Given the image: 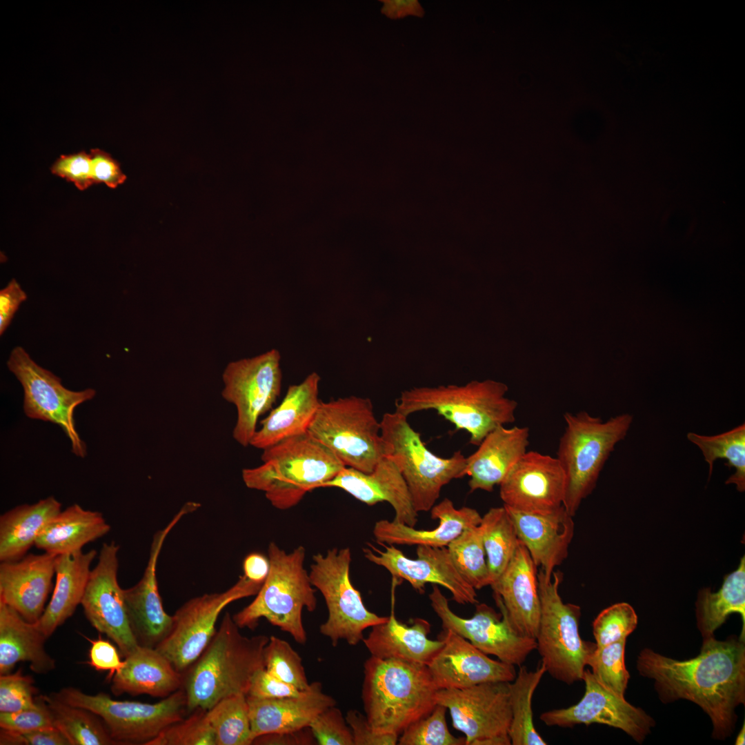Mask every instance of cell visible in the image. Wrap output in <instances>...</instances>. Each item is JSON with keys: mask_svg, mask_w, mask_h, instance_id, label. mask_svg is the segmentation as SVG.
<instances>
[{"mask_svg": "<svg viewBox=\"0 0 745 745\" xmlns=\"http://www.w3.org/2000/svg\"><path fill=\"white\" fill-rule=\"evenodd\" d=\"M637 669L654 680L663 703L682 699L698 705L712 722L715 739L733 732L735 710L745 703L744 639H703L699 654L682 661L646 648L637 656Z\"/></svg>", "mask_w": 745, "mask_h": 745, "instance_id": "6da1fadb", "label": "cell"}, {"mask_svg": "<svg viewBox=\"0 0 745 745\" xmlns=\"http://www.w3.org/2000/svg\"><path fill=\"white\" fill-rule=\"evenodd\" d=\"M268 639L264 635H243L226 613L210 643L183 676L187 711L209 710L234 694L247 695L254 674L264 668Z\"/></svg>", "mask_w": 745, "mask_h": 745, "instance_id": "7a4b0ae2", "label": "cell"}, {"mask_svg": "<svg viewBox=\"0 0 745 745\" xmlns=\"http://www.w3.org/2000/svg\"><path fill=\"white\" fill-rule=\"evenodd\" d=\"M364 675L366 716L377 733L399 735L437 705L439 688L426 664L370 656Z\"/></svg>", "mask_w": 745, "mask_h": 745, "instance_id": "3957f363", "label": "cell"}, {"mask_svg": "<svg viewBox=\"0 0 745 745\" xmlns=\"http://www.w3.org/2000/svg\"><path fill=\"white\" fill-rule=\"evenodd\" d=\"M261 458V465L242 470L243 481L248 488L264 492L280 510L296 506L308 492L321 488L345 467L308 433L263 450Z\"/></svg>", "mask_w": 745, "mask_h": 745, "instance_id": "277c9868", "label": "cell"}, {"mask_svg": "<svg viewBox=\"0 0 745 745\" xmlns=\"http://www.w3.org/2000/svg\"><path fill=\"white\" fill-rule=\"evenodd\" d=\"M507 391L506 384L490 379L464 386L413 388L401 393L395 411L408 417L434 410L456 429L466 431L470 444L479 446L492 430L515 421L517 402L506 397Z\"/></svg>", "mask_w": 745, "mask_h": 745, "instance_id": "5b68a950", "label": "cell"}, {"mask_svg": "<svg viewBox=\"0 0 745 745\" xmlns=\"http://www.w3.org/2000/svg\"><path fill=\"white\" fill-rule=\"evenodd\" d=\"M270 570L255 599L232 616L239 627L254 629L261 618L289 633L300 644L307 635L302 611L317 607L316 590L304 568L306 551L302 546L286 553L275 543L268 548Z\"/></svg>", "mask_w": 745, "mask_h": 745, "instance_id": "8992f818", "label": "cell"}, {"mask_svg": "<svg viewBox=\"0 0 745 745\" xmlns=\"http://www.w3.org/2000/svg\"><path fill=\"white\" fill-rule=\"evenodd\" d=\"M565 429L555 457L566 480L563 506L574 517L582 501L594 490L601 470L615 446L632 424L629 413L606 421L586 411L564 414Z\"/></svg>", "mask_w": 745, "mask_h": 745, "instance_id": "52a82bcc", "label": "cell"}, {"mask_svg": "<svg viewBox=\"0 0 745 745\" xmlns=\"http://www.w3.org/2000/svg\"><path fill=\"white\" fill-rule=\"evenodd\" d=\"M380 433L390 458L401 473L415 510L427 512L435 504L443 486L465 476L466 457L457 451L450 457L430 451L406 417L396 411L384 414Z\"/></svg>", "mask_w": 745, "mask_h": 745, "instance_id": "ba28073f", "label": "cell"}, {"mask_svg": "<svg viewBox=\"0 0 745 745\" xmlns=\"http://www.w3.org/2000/svg\"><path fill=\"white\" fill-rule=\"evenodd\" d=\"M541 609L535 637L542 663L553 678L568 685L582 680L585 666L597 648L583 640L579 633L581 608L564 603L559 593L563 574L537 573Z\"/></svg>", "mask_w": 745, "mask_h": 745, "instance_id": "9c48e42d", "label": "cell"}, {"mask_svg": "<svg viewBox=\"0 0 745 745\" xmlns=\"http://www.w3.org/2000/svg\"><path fill=\"white\" fill-rule=\"evenodd\" d=\"M308 433L346 467L370 473L386 447L369 398L350 396L321 403Z\"/></svg>", "mask_w": 745, "mask_h": 745, "instance_id": "30bf717a", "label": "cell"}, {"mask_svg": "<svg viewBox=\"0 0 745 745\" xmlns=\"http://www.w3.org/2000/svg\"><path fill=\"white\" fill-rule=\"evenodd\" d=\"M350 562L349 548H334L326 555H313L310 566V582L322 594L328 612L319 632L333 646L340 640L351 646L358 644L364 639V630L388 619L369 611L364 606L359 591L350 579Z\"/></svg>", "mask_w": 745, "mask_h": 745, "instance_id": "8fae6325", "label": "cell"}, {"mask_svg": "<svg viewBox=\"0 0 745 745\" xmlns=\"http://www.w3.org/2000/svg\"><path fill=\"white\" fill-rule=\"evenodd\" d=\"M51 695L98 715L117 744L146 745L168 726L183 719L187 711L183 688L155 704L118 701L104 693L88 695L73 687Z\"/></svg>", "mask_w": 745, "mask_h": 745, "instance_id": "7c38bea8", "label": "cell"}, {"mask_svg": "<svg viewBox=\"0 0 745 745\" xmlns=\"http://www.w3.org/2000/svg\"><path fill=\"white\" fill-rule=\"evenodd\" d=\"M7 366L23 387L25 415L59 426L70 439L72 453L84 457L86 445L77 433L74 413L79 405L95 396V390L66 388L59 377L38 365L21 346L13 348Z\"/></svg>", "mask_w": 745, "mask_h": 745, "instance_id": "4fadbf2b", "label": "cell"}, {"mask_svg": "<svg viewBox=\"0 0 745 745\" xmlns=\"http://www.w3.org/2000/svg\"><path fill=\"white\" fill-rule=\"evenodd\" d=\"M281 356L272 349L251 358L230 362L222 375L223 398L237 409L232 436L246 447L257 431L259 418L278 398L282 381Z\"/></svg>", "mask_w": 745, "mask_h": 745, "instance_id": "5bb4252c", "label": "cell"}, {"mask_svg": "<svg viewBox=\"0 0 745 745\" xmlns=\"http://www.w3.org/2000/svg\"><path fill=\"white\" fill-rule=\"evenodd\" d=\"M262 584L244 575L228 590L204 594L188 601L173 615V626L155 648L180 673L199 657L215 633V624L223 609L230 603L257 595Z\"/></svg>", "mask_w": 745, "mask_h": 745, "instance_id": "9a60e30c", "label": "cell"}, {"mask_svg": "<svg viewBox=\"0 0 745 745\" xmlns=\"http://www.w3.org/2000/svg\"><path fill=\"white\" fill-rule=\"evenodd\" d=\"M509 683L437 691V704L449 710L453 727L465 735L466 745L511 744Z\"/></svg>", "mask_w": 745, "mask_h": 745, "instance_id": "2e32d148", "label": "cell"}, {"mask_svg": "<svg viewBox=\"0 0 745 745\" xmlns=\"http://www.w3.org/2000/svg\"><path fill=\"white\" fill-rule=\"evenodd\" d=\"M430 605L441 621L443 630H449L469 641L486 655L520 666L536 649L534 638L520 634L513 626L501 602L495 597L500 613L488 605L477 603L470 618H462L449 607L447 598L437 585L429 594Z\"/></svg>", "mask_w": 745, "mask_h": 745, "instance_id": "e0dca14e", "label": "cell"}, {"mask_svg": "<svg viewBox=\"0 0 745 745\" xmlns=\"http://www.w3.org/2000/svg\"><path fill=\"white\" fill-rule=\"evenodd\" d=\"M119 550L114 541L102 544L81 604L90 624L110 638L125 657L139 644L130 626L123 589L117 579Z\"/></svg>", "mask_w": 745, "mask_h": 745, "instance_id": "ac0fdd59", "label": "cell"}, {"mask_svg": "<svg viewBox=\"0 0 745 745\" xmlns=\"http://www.w3.org/2000/svg\"><path fill=\"white\" fill-rule=\"evenodd\" d=\"M582 680L585 692L581 700L570 707L554 709L541 714L540 719L548 726L570 728L578 724L597 723L620 729L642 742L655 726V720L644 710L602 685L589 669Z\"/></svg>", "mask_w": 745, "mask_h": 745, "instance_id": "d6986e66", "label": "cell"}, {"mask_svg": "<svg viewBox=\"0 0 745 745\" xmlns=\"http://www.w3.org/2000/svg\"><path fill=\"white\" fill-rule=\"evenodd\" d=\"M385 550L370 545L374 552L364 548V557L372 563L384 567L394 580L404 579L419 593L426 584L440 585L448 589L459 604L478 603L476 590L455 568L446 547L418 546L416 559H410L395 545L380 544Z\"/></svg>", "mask_w": 745, "mask_h": 745, "instance_id": "ffe728a7", "label": "cell"}, {"mask_svg": "<svg viewBox=\"0 0 745 745\" xmlns=\"http://www.w3.org/2000/svg\"><path fill=\"white\" fill-rule=\"evenodd\" d=\"M499 486L504 506L544 514L563 505L566 480L556 457L530 450L510 469Z\"/></svg>", "mask_w": 745, "mask_h": 745, "instance_id": "44dd1931", "label": "cell"}, {"mask_svg": "<svg viewBox=\"0 0 745 745\" xmlns=\"http://www.w3.org/2000/svg\"><path fill=\"white\" fill-rule=\"evenodd\" d=\"M190 513L184 505L170 522L153 535L147 566L141 579L123 589L130 626L138 644L155 648L172 630L173 615L165 611L156 576L157 564L165 539L183 517Z\"/></svg>", "mask_w": 745, "mask_h": 745, "instance_id": "7402d4cb", "label": "cell"}, {"mask_svg": "<svg viewBox=\"0 0 745 745\" xmlns=\"http://www.w3.org/2000/svg\"><path fill=\"white\" fill-rule=\"evenodd\" d=\"M439 637L444 644L427 665L439 689L464 688L515 679L514 666L492 659L463 637L443 630Z\"/></svg>", "mask_w": 745, "mask_h": 745, "instance_id": "603a6c76", "label": "cell"}, {"mask_svg": "<svg viewBox=\"0 0 745 745\" xmlns=\"http://www.w3.org/2000/svg\"><path fill=\"white\" fill-rule=\"evenodd\" d=\"M57 556L31 553L17 561L1 562L0 601L26 621L37 622L51 590Z\"/></svg>", "mask_w": 745, "mask_h": 745, "instance_id": "cb8c5ba5", "label": "cell"}, {"mask_svg": "<svg viewBox=\"0 0 745 745\" xmlns=\"http://www.w3.org/2000/svg\"><path fill=\"white\" fill-rule=\"evenodd\" d=\"M344 490L359 501L369 505L389 503L395 512L394 521L414 527L418 513L414 508L406 484L395 463L383 457L368 473L345 466L321 488Z\"/></svg>", "mask_w": 745, "mask_h": 745, "instance_id": "d4e9b609", "label": "cell"}, {"mask_svg": "<svg viewBox=\"0 0 745 745\" xmlns=\"http://www.w3.org/2000/svg\"><path fill=\"white\" fill-rule=\"evenodd\" d=\"M537 568L519 541L504 571L490 585L515 629L534 639L539 628L541 609Z\"/></svg>", "mask_w": 745, "mask_h": 745, "instance_id": "484cf974", "label": "cell"}, {"mask_svg": "<svg viewBox=\"0 0 745 745\" xmlns=\"http://www.w3.org/2000/svg\"><path fill=\"white\" fill-rule=\"evenodd\" d=\"M515 526L519 541L528 550L537 567L551 576L568 554L575 524L563 506L548 513H532L504 506Z\"/></svg>", "mask_w": 745, "mask_h": 745, "instance_id": "4316f807", "label": "cell"}, {"mask_svg": "<svg viewBox=\"0 0 745 745\" xmlns=\"http://www.w3.org/2000/svg\"><path fill=\"white\" fill-rule=\"evenodd\" d=\"M253 740L269 733L292 732L309 726L312 720L326 708L335 706V699L324 693L319 682L298 696L279 699H261L247 696Z\"/></svg>", "mask_w": 745, "mask_h": 745, "instance_id": "83f0119b", "label": "cell"}, {"mask_svg": "<svg viewBox=\"0 0 745 745\" xmlns=\"http://www.w3.org/2000/svg\"><path fill=\"white\" fill-rule=\"evenodd\" d=\"M529 428L499 426L489 433L478 448L466 457L465 475L471 492H492L527 452Z\"/></svg>", "mask_w": 745, "mask_h": 745, "instance_id": "f1b7e54d", "label": "cell"}, {"mask_svg": "<svg viewBox=\"0 0 745 745\" xmlns=\"http://www.w3.org/2000/svg\"><path fill=\"white\" fill-rule=\"evenodd\" d=\"M319 375L313 372L299 384L288 387L281 404L261 421L250 446L264 450L286 439L308 433L321 403Z\"/></svg>", "mask_w": 745, "mask_h": 745, "instance_id": "f546056e", "label": "cell"}, {"mask_svg": "<svg viewBox=\"0 0 745 745\" xmlns=\"http://www.w3.org/2000/svg\"><path fill=\"white\" fill-rule=\"evenodd\" d=\"M430 517L439 522L433 530H417L394 520L382 519L375 523L373 535L378 544L446 547L465 530L479 525L482 517L474 508H456L448 498L434 505Z\"/></svg>", "mask_w": 745, "mask_h": 745, "instance_id": "4dcf8cb0", "label": "cell"}, {"mask_svg": "<svg viewBox=\"0 0 745 745\" xmlns=\"http://www.w3.org/2000/svg\"><path fill=\"white\" fill-rule=\"evenodd\" d=\"M363 642L371 656L382 659H399L428 665L444 644L442 638L432 640L428 635L430 624L416 618L411 625L399 622L393 609L388 619L371 627Z\"/></svg>", "mask_w": 745, "mask_h": 745, "instance_id": "1f68e13d", "label": "cell"}, {"mask_svg": "<svg viewBox=\"0 0 745 745\" xmlns=\"http://www.w3.org/2000/svg\"><path fill=\"white\" fill-rule=\"evenodd\" d=\"M183 682L181 673L155 648L139 645L112 677L111 691L117 696L146 694L165 698L181 688Z\"/></svg>", "mask_w": 745, "mask_h": 745, "instance_id": "d6a6232c", "label": "cell"}, {"mask_svg": "<svg viewBox=\"0 0 745 745\" xmlns=\"http://www.w3.org/2000/svg\"><path fill=\"white\" fill-rule=\"evenodd\" d=\"M97 552L82 550L57 555L52 597L36 624L46 638L63 624L81 604Z\"/></svg>", "mask_w": 745, "mask_h": 745, "instance_id": "836d02e7", "label": "cell"}, {"mask_svg": "<svg viewBox=\"0 0 745 745\" xmlns=\"http://www.w3.org/2000/svg\"><path fill=\"white\" fill-rule=\"evenodd\" d=\"M44 636L36 623L24 619L0 601V674L11 673L17 663L27 662L37 673L54 668V660L44 648Z\"/></svg>", "mask_w": 745, "mask_h": 745, "instance_id": "e575fe53", "label": "cell"}, {"mask_svg": "<svg viewBox=\"0 0 745 745\" xmlns=\"http://www.w3.org/2000/svg\"><path fill=\"white\" fill-rule=\"evenodd\" d=\"M110 526L101 513L74 504L57 515L42 530L34 546L54 555L81 550L106 535Z\"/></svg>", "mask_w": 745, "mask_h": 745, "instance_id": "d590c367", "label": "cell"}, {"mask_svg": "<svg viewBox=\"0 0 745 745\" xmlns=\"http://www.w3.org/2000/svg\"><path fill=\"white\" fill-rule=\"evenodd\" d=\"M53 496L22 504L0 517V561H17L26 555L43 528L61 512Z\"/></svg>", "mask_w": 745, "mask_h": 745, "instance_id": "8d00e7d4", "label": "cell"}, {"mask_svg": "<svg viewBox=\"0 0 745 745\" xmlns=\"http://www.w3.org/2000/svg\"><path fill=\"white\" fill-rule=\"evenodd\" d=\"M697 626L703 639L714 637V632L729 615L737 613L743 622L739 638L745 632V557L736 570L726 575L721 588L713 593L710 588L701 589L695 603Z\"/></svg>", "mask_w": 745, "mask_h": 745, "instance_id": "74e56055", "label": "cell"}, {"mask_svg": "<svg viewBox=\"0 0 745 745\" xmlns=\"http://www.w3.org/2000/svg\"><path fill=\"white\" fill-rule=\"evenodd\" d=\"M546 672L541 664L535 670L520 666L515 679L509 683L512 719L508 731L513 745H546L533 724L532 699L535 691Z\"/></svg>", "mask_w": 745, "mask_h": 745, "instance_id": "f35d334b", "label": "cell"}, {"mask_svg": "<svg viewBox=\"0 0 745 745\" xmlns=\"http://www.w3.org/2000/svg\"><path fill=\"white\" fill-rule=\"evenodd\" d=\"M482 530L490 584L504 571L515 555L519 539L504 506L493 507L481 517Z\"/></svg>", "mask_w": 745, "mask_h": 745, "instance_id": "ab89813d", "label": "cell"}, {"mask_svg": "<svg viewBox=\"0 0 745 745\" xmlns=\"http://www.w3.org/2000/svg\"><path fill=\"white\" fill-rule=\"evenodd\" d=\"M687 439L697 446L709 466V477L714 462L719 459H726V466L735 468V473L726 481V484H733L737 490H745V424L719 435L707 436L690 432Z\"/></svg>", "mask_w": 745, "mask_h": 745, "instance_id": "60d3db41", "label": "cell"}, {"mask_svg": "<svg viewBox=\"0 0 745 745\" xmlns=\"http://www.w3.org/2000/svg\"><path fill=\"white\" fill-rule=\"evenodd\" d=\"M43 696L52 714L54 726L70 745L117 744L104 722L94 713L63 702L51 694Z\"/></svg>", "mask_w": 745, "mask_h": 745, "instance_id": "b9f144b4", "label": "cell"}, {"mask_svg": "<svg viewBox=\"0 0 745 745\" xmlns=\"http://www.w3.org/2000/svg\"><path fill=\"white\" fill-rule=\"evenodd\" d=\"M215 745H250L253 738L246 695L234 694L206 711Z\"/></svg>", "mask_w": 745, "mask_h": 745, "instance_id": "7bdbcfd3", "label": "cell"}, {"mask_svg": "<svg viewBox=\"0 0 745 745\" xmlns=\"http://www.w3.org/2000/svg\"><path fill=\"white\" fill-rule=\"evenodd\" d=\"M460 575L475 590L490 586V579L479 525L465 530L448 546Z\"/></svg>", "mask_w": 745, "mask_h": 745, "instance_id": "ee69618b", "label": "cell"}, {"mask_svg": "<svg viewBox=\"0 0 745 745\" xmlns=\"http://www.w3.org/2000/svg\"><path fill=\"white\" fill-rule=\"evenodd\" d=\"M626 639L597 647L587 661L597 680L613 693L624 697L630 675L625 665Z\"/></svg>", "mask_w": 745, "mask_h": 745, "instance_id": "f6af8a7d", "label": "cell"}, {"mask_svg": "<svg viewBox=\"0 0 745 745\" xmlns=\"http://www.w3.org/2000/svg\"><path fill=\"white\" fill-rule=\"evenodd\" d=\"M264 664L269 673L299 691L310 688L302 659L288 642L276 636L269 637L264 650Z\"/></svg>", "mask_w": 745, "mask_h": 745, "instance_id": "bcb514c9", "label": "cell"}, {"mask_svg": "<svg viewBox=\"0 0 745 745\" xmlns=\"http://www.w3.org/2000/svg\"><path fill=\"white\" fill-rule=\"evenodd\" d=\"M447 708L437 704L428 715L413 722L402 732L399 745H466L465 737H457L448 729Z\"/></svg>", "mask_w": 745, "mask_h": 745, "instance_id": "7dc6e473", "label": "cell"}, {"mask_svg": "<svg viewBox=\"0 0 745 745\" xmlns=\"http://www.w3.org/2000/svg\"><path fill=\"white\" fill-rule=\"evenodd\" d=\"M206 711H193L194 714L188 718L168 726L146 745H215Z\"/></svg>", "mask_w": 745, "mask_h": 745, "instance_id": "c3c4849f", "label": "cell"}, {"mask_svg": "<svg viewBox=\"0 0 745 745\" xmlns=\"http://www.w3.org/2000/svg\"><path fill=\"white\" fill-rule=\"evenodd\" d=\"M637 622V615L628 603H617L604 609L593 622L597 647L626 639L636 628Z\"/></svg>", "mask_w": 745, "mask_h": 745, "instance_id": "681fc988", "label": "cell"}, {"mask_svg": "<svg viewBox=\"0 0 745 745\" xmlns=\"http://www.w3.org/2000/svg\"><path fill=\"white\" fill-rule=\"evenodd\" d=\"M34 680L21 670L0 677V712L11 713L33 707L37 703Z\"/></svg>", "mask_w": 745, "mask_h": 745, "instance_id": "f907efd6", "label": "cell"}, {"mask_svg": "<svg viewBox=\"0 0 745 745\" xmlns=\"http://www.w3.org/2000/svg\"><path fill=\"white\" fill-rule=\"evenodd\" d=\"M335 706H330L319 713L308 727L317 744L354 745L352 733L345 717Z\"/></svg>", "mask_w": 745, "mask_h": 745, "instance_id": "816d5d0a", "label": "cell"}, {"mask_svg": "<svg viewBox=\"0 0 745 745\" xmlns=\"http://www.w3.org/2000/svg\"><path fill=\"white\" fill-rule=\"evenodd\" d=\"M55 726L51 711L44 696L37 697L33 707L16 712H0L1 729L24 733Z\"/></svg>", "mask_w": 745, "mask_h": 745, "instance_id": "f5cc1de1", "label": "cell"}, {"mask_svg": "<svg viewBox=\"0 0 745 745\" xmlns=\"http://www.w3.org/2000/svg\"><path fill=\"white\" fill-rule=\"evenodd\" d=\"M51 172L54 175L72 182L80 190H86L93 183L91 172V157L84 151L61 155L52 164Z\"/></svg>", "mask_w": 745, "mask_h": 745, "instance_id": "db71d44e", "label": "cell"}, {"mask_svg": "<svg viewBox=\"0 0 745 745\" xmlns=\"http://www.w3.org/2000/svg\"><path fill=\"white\" fill-rule=\"evenodd\" d=\"M302 692L304 691L271 675L263 668L254 674L247 696L261 699H279L298 696Z\"/></svg>", "mask_w": 745, "mask_h": 745, "instance_id": "11a10c76", "label": "cell"}, {"mask_svg": "<svg viewBox=\"0 0 745 745\" xmlns=\"http://www.w3.org/2000/svg\"><path fill=\"white\" fill-rule=\"evenodd\" d=\"M346 721L350 728L354 745H395L399 735L376 732L366 715L355 709L349 710Z\"/></svg>", "mask_w": 745, "mask_h": 745, "instance_id": "9f6ffc18", "label": "cell"}, {"mask_svg": "<svg viewBox=\"0 0 745 745\" xmlns=\"http://www.w3.org/2000/svg\"><path fill=\"white\" fill-rule=\"evenodd\" d=\"M91 172L93 183H103L108 187L115 188L126 179L119 163L111 155L100 149L90 150Z\"/></svg>", "mask_w": 745, "mask_h": 745, "instance_id": "6f0895ef", "label": "cell"}, {"mask_svg": "<svg viewBox=\"0 0 745 745\" xmlns=\"http://www.w3.org/2000/svg\"><path fill=\"white\" fill-rule=\"evenodd\" d=\"M0 744L70 745L66 736L56 726L24 733L1 729Z\"/></svg>", "mask_w": 745, "mask_h": 745, "instance_id": "680465c9", "label": "cell"}, {"mask_svg": "<svg viewBox=\"0 0 745 745\" xmlns=\"http://www.w3.org/2000/svg\"><path fill=\"white\" fill-rule=\"evenodd\" d=\"M86 639L91 644L89 661L87 663L97 670L109 671L108 677L112 678L124 664V661L121 660L116 648L109 641L101 637L97 639Z\"/></svg>", "mask_w": 745, "mask_h": 745, "instance_id": "91938a15", "label": "cell"}, {"mask_svg": "<svg viewBox=\"0 0 745 745\" xmlns=\"http://www.w3.org/2000/svg\"><path fill=\"white\" fill-rule=\"evenodd\" d=\"M27 295L15 279L0 290V335L6 330Z\"/></svg>", "mask_w": 745, "mask_h": 745, "instance_id": "94428289", "label": "cell"}, {"mask_svg": "<svg viewBox=\"0 0 745 745\" xmlns=\"http://www.w3.org/2000/svg\"><path fill=\"white\" fill-rule=\"evenodd\" d=\"M317 742L309 727L292 732L269 733L256 737L254 744L310 745Z\"/></svg>", "mask_w": 745, "mask_h": 745, "instance_id": "6125c7cd", "label": "cell"}, {"mask_svg": "<svg viewBox=\"0 0 745 745\" xmlns=\"http://www.w3.org/2000/svg\"><path fill=\"white\" fill-rule=\"evenodd\" d=\"M381 12L391 19H399L407 16L422 18L425 11L418 0H381Z\"/></svg>", "mask_w": 745, "mask_h": 745, "instance_id": "be15d7a7", "label": "cell"}, {"mask_svg": "<svg viewBox=\"0 0 745 745\" xmlns=\"http://www.w3.org/2000/svg\"><path fill=\"white\" fill-rule=\"evenodd\" d=\"M244 575L249 580L263 584L270 570L268 557L259 553L248 555L243 562Z\"/></svg>", "mask_w": 745, "mask_h": 745, "instance_id": "e7e4bbea", "label": "cell"}, {"mask_svg": "<svg viewBox=\"0 0 745 745\" xmlns=\"http://www.w3.org/2000/svg\"><path fill=\"white\" fill-rule=\"evenodd\" d=\"M744 742H745V725H744V723L743 726L742 727L741 730L739 731V733H738V735L737 736V738H736V740H735V744L736 745H744Z\"/></svg>", "mask_w": 745, "mask_h": 745, "instance_id": "03108f58", "label": "cell"}]
</instances>
